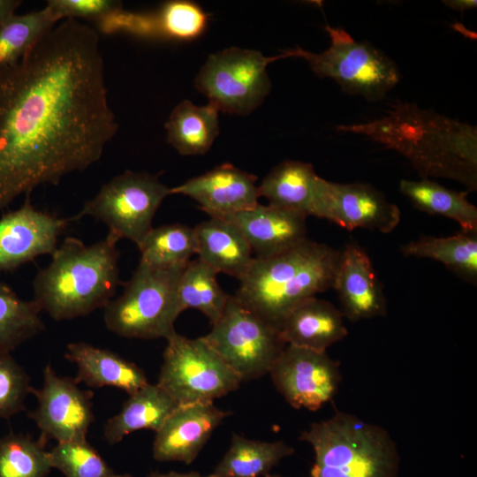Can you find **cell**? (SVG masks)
<instances>
[{
    "label": "cell",
    "mask_w": 477,
    "mask_h": 477,
    "mask_svg": "<svg viewBox=\"0 0 477 477\" xmlns=\"http://www.w3.org/2000/svg\"><path fill=\"white\" fill-rule=\"evenodd\" d=\"M117 128L99 33L61 20L0 68V209L90 167Z\"/></svg>",
    "instance_id": "obj_1"
},
{
    "label": "cell",
    "mask_w": 477,
    "mask_h": 477,
    "mask_svg": "<svg viewBox=\"0 0 477 477\" xmlns=\"http://www.w3.org/2000/svg\"><path fill=\"white\" fill-rule=\"evenodd\" d=\"M337 131L367 137L405 156L421 178H442L477 190V127L413 102H398L383 117Z\"/></svg>",
    "instance_id": "obj_2"
},
{
    "label": "cell",
    "mask_w": 477,
    "mask_h": 477,
    "mask_svg": "<svg viewBox=\"0 0 477 477\" xmlns=\"http://www.w3.org/2000/svg\"><path fill=\"white\" fill-rule=\"evenodd\" d=\"M118 238L86 245L66 238L34 282V300L56 321L89 314L104 307L120 284Z\"/></svg>",
    "instance_id": "obj_3"
},
{
    "label": "cell",
    "mask_w": 477,
    "mask_h": 477,
    "mask_svg": "<svg viewBox=\"0 0 477 477\" xmlns=\"http://www.w3.org/2000/svg\"><path fill=\"white\" fill-rule=\"evenodd\" d=\"M341 250L309 238L267 258H256L238 279L235 299L280 330L303 301L332 288Z\"/></svg>",
    "instance_id": "obj_4"
},
{
    "label": "cell",
    "mask_w": 477,
    "mask_h": 477,
    "mask_svg": "<svg viewBox=\"0 0 477 477\" xmlns=\"http://www.w3.org/2000/svg\"><path fill=\"white\" fill-rule=\"evenodd\" d=\"M299 439L313 448L314 462L307 477H398L400 457L382 426L336 410L329 419L311 423Z\"/></svg>",
    "instance_id": "obj_5"
},
{
    "label": "cell",
    "mask_w": 477,
    "mask_h": 477,
    "mask_svg": "<svg viewBox=\"0 0 477 477\" xmlns=\"http://www.w3.org/2000/svg\"><path fill=\"white\" fill-rule=\"evenodd\" d=\"M185 267L159 269L140 261L121 295L103 307L107 329L123 337L167 340L183 312L178 284Z\"/></svg>",
    "instance_id": "obj_6"
},
{
    "label": "cell",
    "mask_w": 477,
    "mask_h": 477,
    "mask_svg": "<svg viewBox=\"0 0 477 477\" xmlns=\"http://www.w3.org/2000/svg\"><path fill=\"white\" fill-rule=\"evenodd\" d=\"M330 44L321 53L299 47L284 51L304 58L320 78L333 80L349 95L369 102L383 99L401 80L396 63L367 41L358 42L341 27L325 26Z\"/></svg>",
    "instance_id": "obj_7"
},
{
    "label": "cell",
    "mask_w": 477,
    "mask_h": 477,
    "mask_svg": "<svg viewBox=\"0 0 477 477\" xmlns=\"http://www.w3.org/2000/svg\"><path fill=\"white\" fill-rule=\"evenodd\" d=\"M240 378L201 337L167 339L158 381L178 405L210 403L236 390Z\"/></svg>",
    "instance_id": "obj_8"
},
{
    "label": "cell",
    "mask_w": 477,
    "mask_h": 477,
    "mask_svg": "<svg viewBox=\"0 0 477 477\" xmlns=\"http://www.w3.org/2000/svg\"><path fill=\"white\" fill-rule=\"evenodd\" d=\"M285 57L284 51L265 57L257 50L228 48L208 56L195 79V87L218 111L248 115L271 89L268 64Z\"/></svg>",
    "instance_id": "obj_9"
},
{
    "label": "cell",
    "mask_w": 477,
    "mask_h": 477,
    "mask_svg": "<svg viewBox=\"0 0 477 477\" xmlns=\"http://www.w3.org/2000/svg\"><path fill=\"white\" fill-rule=\"evenodd\" d=\"M211 330L202 337L242 382L269 374L286 345L280 330L229 297Z\"/></svg>",
    "instance_id": "obj_10"
},
{
    "label": "cell",
    "mask_w": 477,
    "mask_h": 477,
    "mask_svg": "<svg viewBox=\"0 0 477 477\" xmlns=\"http://www.w3.org/2000/svg\"><path fill=\"white\" fill-rule=\"evenodd\" d=\"M170 187L158 175L126 170L103 185L70 221L89 216L104 223L109 232L137 246L150 231L154 216Z\"/></svg>",
    "instance_id": "obj_11"
},
{
    "label": "cell",
    "mask_w": 477,
    "mask_h": 477,
    "mask_svg": "<svg viewBox=\"0 0 477 477\" xmlns=\"http://www.w3.org/2000/svg\"><path fill=\"white\" fill-rule=\"evenodd\" d=\"M339 366L326 352L286 344L269 374L293 408L317 411L333 399L339 388Z\"/></svg>",
    "instance_id": "obj_12"
},
{
    "label": "cell",
    "mask_w": 477,
    "mask_h": 477,
    "mask_svg": "<svg viewBox=\"0 0 477 477\" xmlns=\"http://www.w3.org/2000/svg\"><path fill=\"white\" fill-rule=\"evenodd\" d=\"M38 402L36 409L29 413L41 430L40 440L57 443L87 440L88 428L95 420L93 392L83 390L69 378L59 376L47 365L43 370L41 389H34Z\"/></svg>",
    "instance_id": "obj_13"
},
{
    "label": "cell",
    "mask_w": 477,
    "mask_h": 477,
    "mask_svg": "<svg viewBox=\"0 0 477 477\" xmlns=\"http://www.w3.org/2000/svg\"><path fill=\"white\" fill-rule=\"evenodd\" d=\"M70 219L25 203L0 218V271H12L37 256L53 254Z\"/></svg>",
    "instance_id": "obj_14"
},
{
    "label": "cell",
    "mask_w": 477,
    "mask_h": 477,
    "mask_svg": "<svg viewBox=\"0 0 477 477\" xmlns=\"http://www.w3.org/2000/svg\"><path fill=\"white\" fill-rule=\"evenodd\" d=\"M324 219L352 231L358 228L390 233L401 219L399 208L367 183L326 181Z\"/></svg>",
    "instance_id": "obj_15"
},
{
    "label": "cell",
    "mask_w": 477,
    "mask_h": 477,
    "mask_svg": "<svg viewBox=\"0 0 477 477\" xmlns=\"http://www.w3.org/2000/svg\"><path fill=\"white\" fill-rule=\"evenodd\" d=\"M228 414L213 402L178 405L155 432L154 458L191 464Z\"/></svg>",
    "instance_id": "obj_16"
},
{
    "label": "cell",
    "mask_w": 477,
    "mask_h": 477,
    "mask_svg": "<svg viewBox=\"0 0 477 477\" xmlns=\"http://www.w3.org/2000/svg\"><path fill=\"white\" fill-rule=\"evenodd\" d=\"M257 177L232 164L223 163L183 184L170 187V194L195 201L210 217L224 218L259 203Z\"/></svg>",
    "instance_id": "obj_17"
},
{
    "label": "cell",
    "mask_w": 477,
    "mask_h": 477,
    "mask_svg": "<svg viewBox=\"0 0 477 477\" xmlns=\"http://www.w3.org/2000/svg\"><path fill=\"white\" fill-rule=\"evenodd\" d=\"M332 288L337 292L342 314L352 322L384 316L387 302L367 253L356 243L341 250Z\"/></svg>",
    "instance_id": "obj_18"
},
{
    "label": "cell",
    "mask_w": 477,
    "mask_h": 477,
    "mask_svg": "<svg viewBox=\"0 0 477 477\" xmlns=\"http://www.w3.org/2000/svg\"><path fill=\"white\" fill-rule=\"evenodd\" d=\"M242 233L256 258L287 251L307 239V217L272 205L254 207L224 217Z\"/></svg>",
    "instance_id": "obj_19"
},
{
    "label": "cell",
    "mask_w": 477,
    "mask_h": 477,
    "mask_svg": "<svg viewBox=\"0 0 477 477\" xmlns=\"http://www.w3.org/2000/svg\"><path fill=\"white\" fill-rule=\"evenodd\" d=\"M326 179L309 163L285 160L275 166L258 186L269 204L306 216L323 218Z\"/></svg>",
    "instance_id": "obj_20"
},
{
    "label": "cell",
    "mask_w": 477,
    "mask_h": 477,
    "mask_svg": "<svg viewBox=\"0 0 477 477\" xmlns=\"http://www.w3.org/2000/svg\"><path fill=\"white\" fill-rule=\"evenodd\" d=\"M280 333L286 344L326 352L344 339L348 330L341 310L327 300L313 297L287 314Z\"/></svg>",
    "instance_id": "obj_21"
},
{
    "label": "cell",
    "mask_w": 477,
    "mask_h": 477,
    "mask_svg": "<svg viewBox=\"0 0 477 477\" xmlns=\"http://www.w3.org/2000/svg\"><path fill=\"white\" fill-rule=\"evenodd\" d=\"M64 357L78 367L77 383L93 388L115 387L129 396L148 383L145 372L133 362L85 342L68 344Z\"/></svg>",
    "instance_id": "obj_22"
},
{
    "label": "cell",
    "mask_w": 477,
    "mask_h": 477,
    "mask_svg": "<svg viewBox=\"0 0 477 477\" xmlns=\"http://www.w3.org/2000/svg\"><path fill=\"white\" fill-rule=\"evenodd\" d=\"M198 259L239 279L250 267L254 256L240 231L224 218L210 217L194 228Z\"/></svg>",
    "instance_id": "obj_23"
},
{
    "label": "cell",
    "mask_w": 477,
    "mask_h": 477,
    "mask_svg": "<svg viewBox=\"0 0 477 477\" xmlns=\"http://www.w3.org/2000/svg\"><path fill=\"white\" fill-rule=\"evenodd\" d=\"M178 406L156 383L149 382L130 395L120 412L104 427V438L110 444L121 442L127 435L142 429L157 431Z\"/></svg>",
    "instance_id": "obj_24"
},
{
    "label": "cell",
    "mask_w": 477,
    "mask_h": 477,
    "mask_svg": "<svg viewBox=\"0 0 477 477\" xmlns=\"http://www.w3.org/2000/svg\"><path fill=\"white\" fill-rule=\"evenodd\" d=\"M218 112L210 103L182 101L165 123L167 142L183 155L205 154L219 133Z\"/></svg>",
    "instance_id": "obj_25"
},
{
    "label": "cell",
    "mask_w": 477,
    "mask_h": 477,
    "mask_svg": "<svg viewBox=\"0 0 477 477\" xmlns=\"http://www.w3.org/2000/svg\"><path fill=\"white\" fill-rule=\"evenodd\" d=\"M399 190L419 210L455 221L462 231L477 233V208L467 192L449 189L429 178L402 179Z\"/></svg>",
    "instance_id": "obj_26"
},
{
    "label": "cell",
    "mask_w": 477,
    "mask_h": 477,
    "mask_svg": "<svg viewBox=\"0 0 477 477\" xmlns=\"http://www.w3.org/2000/svg\"><path fill=\"white\" fill-rule=\"evenodd\" d=\"M293 453L294 449L284 441L251 440L233 433L228 450L212 473L216 477H261Z\"/></svg>",
    "instance_id": "obj_27"
},
{
    "label": "cell",
    "mask_w": 477,
    "mask_h": 477,
    "mask_svg": "<svg viewBox=\"0 0 477 477\" xmlns=\"http://www.w3.org/2000/svg\"><path fill=\"white\" fill-rule=\"evenodd\" d=\"M406 257L441 262L466 281L477 282V235L462 231L449 237L424 236L401 247Z\"/></svg>",
    "instance_id": "obj_28"
},
{
    "label": "cell",
    "mask_w": 477,
    "mask_h": 477,
    "mask_svg": "<svg viewBox=\"0 0 477 477\" xmlns=\"http://www.w3.org/2000/svg\"><path fill=\"white\" fill-rule=\"evenodd\" d=\"M208 15L191 1L164 3L155 11L140 12V37L189 41L205 31Z\"/></svg>",
    "instance_id": "obj_29"
},
{
    "label": "cell",
    "mask_w": 477,
    "mask_h": 477,
    "mask_svg": "<svg viewBox=\"0 0 477 477\" xmlns=\"http://www.w3.org/2000/svg\"><path fill=\"white\" fill-rule=\"evenodd\" d=\"M140 260L154 269L185 267L197 254L194 229L183 223L152 228L138 246Z\"/></svg>",
    "instance_id": "obj_30"
},
{
    "label": "cell",
    "mask_w": 477,
    "mask_h": 477,
    "mask_svg": "<svg viewBox=\"0 0 477 477\" xmlns=\"http://www.w3.org/2000/svg\"><path fill=\"white\" fill-rule=\"evenodd\" d=\"M217 272L198 258L185 267L178 284V297L182 310L201 312L213 325L222 315L230 295L219 285Z\"/></svg>",
    "instance_id": "obj_31"
},
{
    "label": "cell",
    "mask_w": 477,
    "mask_h": 477,
    "mask_svg": "<svg viewBox=\"0 0 477 477\" xmlns=\"http://www.w3.org/2000/svg\"><path fill=\"white\" fill-rule=\"evenodd\" d=\"M34 300L21 299L0 281V352H11L44 329Z\"/></svg>",
    "instance_id": "obj_32"
},
{
    "label": "cell",
    "mask_w": 477,
    "mask_h": 477,
    "mask_svg": "<svg viewBox=\"0 0 477 477\" xmlns=\"http://www.w3.org/2000/svg\"><path fill=\"white\" fill-rule=\"evenodd\" d=\"M57 23L45 6L26 14H15L0 26V68L20 60Z\"/></svg>",
    "instance_id": "obj_33"
},
{
    "label": "cell",
    "mask_w": 477,
    "mask_h": 477,
    "mask_svg": "<svg viewBox=\"0 0 477 477\" xmlns=\"http://www.w3.org/2000/svg\"><path fill=\"white\" fill-rule=\"evenodd\" d=\"M45 443L23 435L0 439V477H46L51 464Z\"/></svg>",
    "instance_id": "obj_34"
},
{
    "label": "cell",
    "mask_w": 477,
    "mask_h": 477,
    "mask_svg": "<svg viewBox=\"0 0 477 477\" xmlns=\"http://www.w3.org/2000/svg\"><path fill=\"white\" fill-rule=\"evenodd\" d=\"M51 467L65 477H110L114 474L87 440L57 443L49 451Z\"/></svg>",
    "instance_id": "obj_35"
},
{
    "label": "cell",
    "mask_w": 477,
    "mask_h": 477,
    "mask_svg": "<svg viewBox=\"0 0 477 477\" xmlns=\"http://www.w3.org/2000/svg\"><path fill=\"white\" fill-rule=\"evenodd\" d=\"M29 376L10 352H0V418H9L24 409L31 393Z\"/></svg>",
    "instance_id": "obj_36"
},
{
    "label": "cell",
    "mask_w": 477,
    "mask_h": 477,
    "mask_svg": "<svg viewBox=\"0 0 477 477\" xmlns=\"http://www.w3.org/2000/svg\"><path fill=\"white\" fill-rule=\"evenodd\" d=\"M46 6L58 22L66 19H85L96 22L122 7V4L112 0H49Z\"/></svg>",
    "instance_id": "obj_37"
},
{
    "label": "cell",
    "mask_w": 477,
    "mask_h": 477,
    "mask_svg": "<svg viewBox=\"0 0 477 477\" xmlns=\"http://www.w3.org/2000/svg\"><path fill=\"white\" fill-rule=\"evenodd\" d=\"M21 3L19 0H0V26L15 15V11Z\"/></svg>",
    "instance_id": "obj_38"
},
{
    "label": "cell",
    "mask_w": 477,
    "mask_h": 477,
    "mask_svg": "<svg viewBox=\"0 0 477 477\" xmlns=\"http://www.w3.org/2000/svg\"><path fill=\"white\" fill-rule=\"evenodd\" d=\"M443 3L447 7L461 12L467 10L475 9L477 6L476 0H444Z\"/></svg>",
    "instance_id": "obj_39"
},
{
    "label": "cell",
    "mask_w": 477,
    "mask_h": 477,
    "mask_svg": "<svg viewBox=\"0 0 477 477\" xmlns=\"http://www.w3.org/2000/svg\"><path fill=\"white\" fill-rule=\"evenodd\" d=\"M148 477H216L213 473L202 475L197 472H189V473H178V472H170V473H159L153 472Z\"/></svg>",
    "instance_id": "obj_40"
},
{
    "label": "cell",
    "mask_w": 477,
    "mask_h": 477,
    "mask_svg": "<svg viewBox=\"0 0 477 477\" xmlns=\"http://www.w3.org/2000/svg\"><path fill=\"white\" fill-rule=\"evenodd\" d=\"M261 477H283V476L278 475V474H269V473H268V474H265V475H263Z\"/></svg>",
    "instance_id": "obj_41"
},
{
    "label": "cell",
    "mask_w": 477,
    "mask_h": 477,
    "mask_svg": "<svg viewBox=\"0 0 477 477\" xmlns=\"http://www.w3.org/2000/svg\"><path fill=\"white\" fill-rule=\"evenodd\" d=\"M110 477H132V476L130 474L117 475V474L114 473Z\"/></svg>",
    "instance_id": "obj_42"
}]
</instances>
